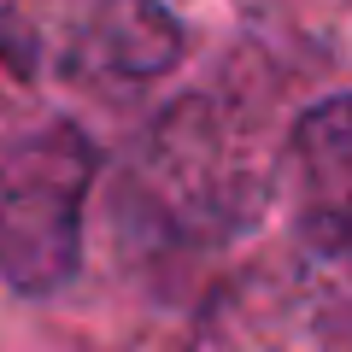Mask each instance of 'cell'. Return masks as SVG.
Returning <instances> with one entry per match:
<instances>
[{
  "label": "cell",
  "mask_w": 352,
  "mask_h": 352,
  "mask_svg": "<svg viewBox=\"0 0 352 352\" xmlns=\"http://www.w3.org/2000/svg\"><path fill=\"white\" fill-rule=\"evenodd\" d=\"M100 153L71 118L24 129L0 159V282L24 300H47L82 264V212Z\"/></svg>",
  "instance_id": "cell-1"
},
{
  "label": "cell",
  "mask_w": 352,
  "mask_h": 352,
  "mask_svg": "<svg viewBox=\"0 0 352 352\" xmlns=\"http://www.w3.org/2000/svg\"><path fill=\"white\" fill-rule=\"evenodd\" d=\"M294 223L323 258L352 264V94L305 106L288 129Z\"/></svg>",
  "instance_id": "cell-2"
},
{
  "label": "cell",
  "mask_w": 352,
  "mask_h": 352,
  "mask_svg": "<svg viewBox=\"0 0 352 352\" xmlns=\"http://www.w3.org/2000/svg\"><path fill=\"white\" fill-rule=\"evenodd\" d=\"M71 53H76V71L94 82L141 88L182 65L188 30L164 0H88Z\"/></svg>",
  "instance_id": "cell-3"
},
{
  "label": "cell",
  "mask_w": 352,
  "mask_h": 352,
  "mask_svg": "<svg viewBox=\"0 0 352 352\" xmlns=\"http://www.w3.org/2000/svg\"><path fill=\"white\" fill-rule=\"evenodd\" d=\"M30 53H36V36H30V24H24L18 12H6V6H0V59H6L18 76H24L30 65H36Z\"/></svg>",
  "instance_id": "cell-4"
}]
</instances>
